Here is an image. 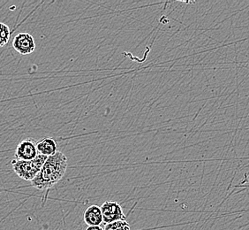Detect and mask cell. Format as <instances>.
Here are the masks:
<instances>
[{
  "label": "cell",
  "instance_id": "1",
  "mask_svg": "<svg viewBox=\"0 0 249 230\" xmlns=\"http://www.w3.org/2000/svg\"><path fill=\"white\" fill-rule=\"evenodd\" d=\"M67 167V156L58 152L47 158L41 171L31 182V185L39 191H48L64 177Z\"/></svg>",
  "mask_w": 249,
  "mask_h": 230
},
{
  "label": "cell",
  "instance_id": "2",
  "mask_svg": "<svg viewBox=\"0 0 249 230\" xmlns=\"http://www.w3.org/2000/svg\"><path fill=\"white\" fill-rule=\"evenodd\" d=\"M47 158L48 157L38 154V156L32 160L25 161V160H18L15 158L11 161V163L15 173L20 179L32 182L41 171L43 164L46 161Z\"/></svg>",
  "mask_w": 249,
  "mask_h": 230
},
{
  "label": "cell",
  "instance_id": "3",
  "mask_svg": "<svg viewBox=\"0 0 249 230\" xmlns=\"http://www.w3.org/2000/svg\"><path fill=\"white\" fill-rule=\"evenodd\" d=\"M101 211L104 219V224H109L117 221H126L122 206L120 203L106 201L101 206Z\"/></svg>",
  "mask_w": 249,
  "mask_h": 230
},
{
  "label": "cell",
  "instance_id": "4",
  "mask_svg": "<svg viewBox=\"0 0 249 230\" xmlns=\"http://www.w3.org/2000/svg\"><path fill=\"white\" fill-rule=\"evenodd\" d=\"M37 142L33 138H27L19 142L15 150V159L18 160H32L38 156Z\"/></svg>",
  "mask_w": 249,
  "mask_h": 230
},
{
  "label": "cell",
  "instance_id": "5",
  "mask_svg": "<svg viewBox=\"0 0 249 230\" xmlns=\"http://www.w3.org/2000/svg\"><path fill=\"white\" fill-rule=\"evenodd\" d=\"M13 47L21 55L31 54L36 50V42L33 36L25 32L17 34L13 40Z\"/></svg>",
  "mask_w": 249,
  "mask_h": 230
},
{
  "label": "cell",
  "instance_id": "6",
  "mask_svg": "<svg viewBox=\"0 0 249 230\" xmlns=\"http://www.w3.org/2000/svg\"><path fill=\"white\" fill-rule=\"evenodd\" d=\"M83 219L88 227L102 226L104 223V219H103L100 206H96V205L89 206L86 211H84Z\"/></svg>",
  "mask_w": 249,
  "mask_h": 230
},
{
  "label": "cell",
  "instance_id": "7",
  "mask_svg": "<svg viewBox=\"0 0 249 230\" xmlns=\"http://www.w3.org/2000/svg\"><path fill=\"white\" fill-rule=\"evenodd\" d=\"M37 152L40 155L45 157H51L58 153V144L56 141L51 137H45L40 140L36 144Z\"/></svg>",
  "mask_w": 249,
  "mask_h": 230
},
{
  "label": "cell",
  "instance_id": "8",
  "mask_svg": "<svg viewBox=\"0 0 249 230\" xmlns=\"http://www.w3.org/2000/svg\"><path fill=\"white\" fill-rule=\"evenodd\" d=\"M11 38V29L5 23L0 22V47L5 46L9 42Z\"/></svg>",
  "mask_w": 249,
  "mask_h": 230
},
{
  "label": "cell",
  "instance_id": "9",
  "mask_svg": "<svg viewBox=\"0 0 249 230\" xmlns=\"http://www.w3.org/2000/svg\"><path fill=\"white\" fill-rule=\"evenodd\" d=\"M105 230H131L129 223L126 221H117L106 224Z\"/></svg>",
  "mask_w": 249,
  "mask_h": 230
},
{
  "label": "cell",
  "instance_id": "10",
  "mask_svg": "<svg viewBox=\"0 0 249 230\" xmlns=\"http://www.w3.org/2000/svg\"><path fill=\"white\" fill-rule=\"evenodd\" d=\"M86 230H105L101 226H94V227H88Z\"/></svg>",
  "mask_w": 249,
  "mask_h": 230
}]
</instances>
